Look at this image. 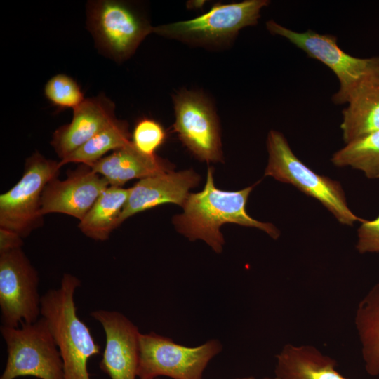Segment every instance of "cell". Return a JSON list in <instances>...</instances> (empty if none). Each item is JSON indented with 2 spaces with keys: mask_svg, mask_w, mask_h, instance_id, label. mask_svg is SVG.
<instances>
[{
  "mask_svg": "<svg viewBox=\"0 0 379 379\" xmlns=\"http://www.w3.org/2000/svg\"><path fill=\"white\" fill-rule=\"evenodd\" d=\"M254 186L239 191L221 190L215 187L213 169L208 168L204 189L189 194L182 213L175 215L173 223L178 232L191 241L203 240L216 253L223 250L225 239L220 228L225 223L255 227L277 239L280 232L274 225L258 221L246 211Z\"/></svg>",
  "mask_w": 379,
  "mask_h": 379,
  "instance_id": "6da1fadb",
  "label": "cell"
},
{
  "mask_svg": "<svg viewBox=\"0 0 379 379\" xmlns=\"http://www.w3.org/2000/svg\"><path fill=\"white\" fill-rule=\"evenodd\" d=\"M81 281L65 273L60 288L41 298V315L47 321L63 363V379H90L88 361L100 353L90 329L78 317L74 300Z\"/></svg>",
  "mask_w": 379,
  "mask_h": 379,
  "instance_id": "7a4b0ae2",
  "label": "cell"
},
{
  "mask_svg": "<svg viewBox=\"0 0 379 379\" xmlns=\"http://www.w3.org/2000/svg\"><path fill=\"white\" fill-rule=\"evenodd\" d=\"M266 28L270 34L285 38L335 74L340 84L338 91L332 96L335 105L347 104L364 85L379 78V56L354 57L338 46L335 36L311 29L295 32L273 20L266 22Z\"/></svg>",
  "mask_w": 379,
  "mask_h": 379,
  "instance_id": "3957f363",
  "label": "cell"
},
{
  "mask_svg": "<svg viewBox=\"0 0 379 379\" xmlns=\"http://www.w3.org/2000/svg\"><path fill=\"white\" fill-rule=\"evenodd\" d=\"M267 149L268 162L265 176L291 184L314 198L342 224L352 225L357 221H364L349 208L340 183L317 174L302 163L281 132L271 130L268 133Z\"/></svg>",
  "mask_w": 379,
  "mask_h": 379,
  "instance_id": "277c9868",
  "label": "cell"
},
{
  "mask_svg": "<svg viewBox=\"0 0 379 379\" xmlns=\"http://www.w3.org/2000/svg\"><path fill=\"white\" fill-rule=\"evenodd\" d=\"M267 0L214 4L195 18L154 27L153 33L187 44L220 48L232 42L244 27L256 25Z\"/></svg>",
  "mask_w": 379,
  "mask_h": 379,
  "instance_id": "5b68a950",
  "label": "cell"
},
{
  "mask_svg": "<svg viewBox=\"0 0 379 379\" xmlns=\"http://www.w3.org/2000/svg\"><path fill=\"white\" fill-rule=\"evenodd\" d=\"M7 347V361L0 379L32 376L38 379H63V363L48 324L41 317L20 327L1 325Z\"/></svg>",
  "mask_w": 379,
  "mask_h": 379,
  "instance_id": "8992f818",
  "label": "cell"
},
{
  "mask_svg": "<svg viewBox=\"0 0 379 379\" xmlns=\"http://www.w3.org/2000/svg\"><path fill=\"white\" fill-rule=\"evenodd\" d=\"M222 350V345L217 339L187 347L154 332L140 333L137 377L202 379L209 362Z\"/></svg>",
  "mask_w": 379,
  "mask_h": 379,
  "instance_id": "52a82bcc",
  "label": "cell"
},
{
  "mask_svg": "<svg viewBox=\"0 0 379 379\" xmlns=\"http://www.w3.org/2000/svg\"><path fill=\"white\" fill-rule=\"evenodd\" d=\"M86 16L87 28L98 49L117 62L131 58L154 31L147 20L121 1H90Z\"/></svg>",
  "mask_w": 379,
  "mask_h": 379,
  "instance_id": "ba28073f",
  "label": "cell"
},
{
  "mask_svg": "<svg viewBox=\"0 0 379 379\" xmlns=\"http://www.w3.org/2000/svg\"><path fill=\"white\" fill-rule=\"evenodd\" d=\"M62 166L60 161L46 159L38 151L29 156L20 180L0 195V228L24 238L41 226L42 192L58 177Z\"/></svg>",
  "mask_w": 379,
  "mask_h": 379,
  "instance_id": "9c48e42d",
  "label": "cell"
},
{
  "mask_svg": "<svg viewBox=\"0 0 379 379\" xmlns=\"http://www.w3.org/2000/svg\"><path fill=\"white\" fill-rule=\"evenodd\" d=\"M39 277L22 248L0 253V309L2 325L34 323L41 314Z\"/></svg>",
  "mask_w": 379,
  "mask_h": 379,
  "instance_id": "30bf717a",
  "label": "cell"
},
{
  "mask_svg": "<svg viewBox=\"0 0 379 379\" xmlns=\"http://www.w3.org/2000/svg\"><path fill=\"white\" fill-rule=\"evenodd\" d=\"M173 100V128L184 145L201 161H222L219 123L211 101L199 92L185 89Z\"/></svg>",
  "mask_w": 379,
  "mask_h": 379,
  "instance_id": "8fae6325",
  "label": "cell"
},
{
  "mask_svg": "<svg viewBox=\"0 0 379 379\" xmlns=\"http://www.w3.org/2000/svg\"><path fill=\"white\" fill-rule=\"evenodd\" d=\"M109 186L104 177L81 164L68 171L65 180L57 177L46 185L41 199V213H63L80 221Z\"/></svg>",
  "mask_w": 379,
  "mask_h": 379,
  "instance_id": "7c38bea8",
  "label": "cell"
},
{
  "mask_svg": "<svg viewBox=\"0 0 379 379\" xmlns=\"http://www.w3.org/2000/svg\"><path fill=\"white\" fill-rule=\"evenodd\" d=\"M90 315L102 326L106 344L100 368L111 379H135L139 355L138 326L117 311L98 310Z\"/></svg>",
  "mask_w": 379,
  "mask_h": 379,
  "instance_id": "4fadbf2b",
  "label": "cell"
},
{
  "mask_svg": "<svg viewBox=\"0 0 379 379\" xmlns=\"http://www.w3.org/2000/svg\"><path fill=\"white\" fill-rule=\"evenodd\" d=\"M200 176L193 170L169 171L140 180L130 188L119 226L136 213L166 203L182 206L189 191L198 185Z\"/></svg>",
  "mask_w": 379,
  "mask_h": 379,
  "instance_id": "5bb4252c",
  "label": "cell"
},
{
  "mask_svg": "<svg viewBox=\"0 0 379 379\" xmlns=\"http://www.w3.org/2000/svg\"><path fill=\"white\" fill-rule=\"evenodd\" d=\"M116 119L115 105L105 94L85 98L73 109L72 121L53 132L51 145L62 160Z\"/></svg>",
  "mask_w": 379,
  "mask_h": 379,
  "instance_id": "9a60e30c",
  "label": "cell"
},
{
  "mask_svg": "<svg viewBox=\"0 0 379 379\" xmlns=\"http://www.w3.org/2000/svg\"><path fill=\"white\" fill-rule=\"evenodd\" d=\"M104 177L109 186L121 187L133 179H143L172 171L171 165L158 156H148L130 144L112 152L89 166Z\"/></svg>",
  "mask_w": 379,
  "mask_h": 379,
  "instance_id": "2e32d148",
  "label": "cell"
},
{
  "mask_svg": "<svg viewBox=\"0 0 379 379\" xmlns=\"http://www.w3.org/2000/svg\"><path fill=\"white\" fill-rule=\"evenodd\" d=\"M275 358L277 379H348L336 369L335 359L312 345L287 343Z\"/></svg>",
  "mask_w": 379,
  "mask_h": 379,
  "instance_id": "e0dca14e",
  "label": "cell"
},
{
  "mask_svg": "<svg viewBox=\"0 0 379 379\" xmlns=\"http://www.w3.org/2000/svg\"><path fill=\"white\" fill-rule=\"evenodd\" d=\"M347 104L340 124L346 144L379 131V78L364 85Z\"/></svg>",
  "mask_w": 379,
  "mask_h": 379,
  "instance_id": "ac0fdd59",
  "label": "cell"
},
{
  "mask_svg": "<svg viewBox=\"0 0 379 379\" xmlns=\"http://www.w3.org/2000/svg\"><path fill=\"white\" fill-rule=\"evenodd\" d=\"M354 325L361 345L366 373L379 375V283L373 286L359 302Z\"/></svg>",
  "mask_w": 379,
  "mask_h": 379,
  "instance_id": "d6986e66",
  "label": "cell"
},
{
  "mask_svg": "<svg viewBox=\"0 0 379 379\" xmlns=\"http://www.w3.org/2000/svg\"><path fill=\"white\" fill-rule=\"evenodd\" d=\"M130 188L109 186L96 199L78 227L86 237L95 241H106L119 227L118 222L126 203Z\"/></svg>",
  "mask_w": 379,
  "mask_h": 379,
  "instance_id": "ffe728a7",
  "label": "cell"
},
{
  "mask_svg": "<svg viewBox=\"0 0 379 379\" xmlns=\"http://www.w3.org/2000/svg\"><path fill=\"white\" fill-rule=\"evenodd\" d=\"M131 138L127 121L117 119L109 126L60 160V164L63 166L68 163H79L89 166L109 152H114L130 144Z\"/></svg>",
  "mask_w": 379,
  "mask_h": 379,
  "instance_id": "44dd1931",
  "label": "cell"
},
{
  "mask_svg": "<svg viewBox=\"0 0 379 379\" xmlns=\"http://www.w3.org/2000/svg\"><path fill=\"white\" fill-rule=\"evenodd\" d=\"M331 161L337 167L359 170L369 179L379 178V131L347 143Z\"/></svg>",
  "mask_w": 379,
  "mask_h": 379,
  "instance_id": "7402d4cb",
  "label": "cell"
},
{
  "mask_svg": "<svg viewBox=\"0 0 379 379\" xmlns=\"http://www.w3.org/2000/svg\"><path fill=\"white\" fill-rule=\"evenodd\" d=\"M44 95L53 106L60 109H74L85 99L77 82L64 74L54 75L47 81Z\"/></svg>",
  "mask_w": 379,
  "mask_h": 379,
  "instance_id": "603a6c76",
  "label": "cell"
},
{
  "mask_svg": "<svg viewBox=\"0 0 379 379\" xmlns=\"http://www.w3.org/2000/svg\"><path fill=\"white\" fill-rule=\"evenodd\" d=\"M167 133L157 121L143 117L139 119L131 134V142L140 152L155 156L157 150L164 143Z\"/></svg>",
  "mask_w": 379,
  "mask_h": 379,
  "instance_id": "cb8c5ba5",
  "label": "cell"
},
{
  "mask_svg": "<svg viewBox=\"0 0 379 379\" xmlns=\"http://www.w3.org/2000/svg\"><path fill=\"white\" fill-rule=\"evenodd\" d=\"M361 223L356 248L360 253H379V215L373 220H364Z\"/></svg>",
  "mask_w": 379,
  "mask_h": 379,
  "instance_id": "d4e9b609",
  "label": "cell"
},
{
  "mask_svg": "<svg viewBox=\"0 0 379 379\" xmlns=\"http://www.w3.org/2000/svg\"><path fill=\"white\" fill-rule=\"evenodd\" d=\"M22 239L13 232L0 228V253L22 248Z\"/></svg>",
  "mask_w": 379,
  "mask_h": 379,
  "instance_id": "484cf974",
  "label": "cell"
},
{
  "mask_svg": "<svg viewBox=\"0 0 379 379\" xmlns=\"http://www.w3.org/2000/svg\"><path fill=\"white\" fill-rule=\"evenodd\" d=\"M235 379H258L253 376H246V377H242V378H235ZM261 379H277L275 376L274 377H272V378H270V377H265L263 378H261Z\"/></svg>",
  "mask_w": 379,
  "mask_h": 379,
  "instance_id": "4316f807",
  "label": "cell"
},
{
  "mask_svg": "<svg viewBox=\"0 0 379 379\" xmlns=\"http://www.w3.org/2000/svg\"><path fill=\"white\" fill-rule=\"evenodd\" d=\"M157 379H159V378H157Z\"/></svg>",
  "mask_w": 379,
  "mask_h": 379,
  "instance_id": "83f0119b",
  "label": "cell"
},
{
  "mask_svg": "<svg viewBox=\"0 0 379 379\" xmlns=\"http://www.w3.org/2000/svg\"><path fill=\"white\" fill-rule=\"evenodd\" d=\"M36 379H38V378H36Z\"/></svg>",
  "mask_w": 379,
  "mask_h": 379,
  "instance_id": "f1b7e54d",
  "label": "cell"
}]
</instances>
